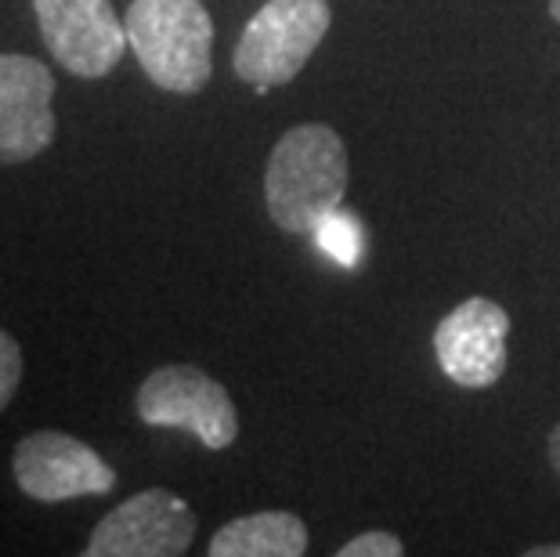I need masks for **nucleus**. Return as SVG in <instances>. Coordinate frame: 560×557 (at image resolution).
<instances>
[{
  "mask_svg": "<svg viewBox=\"0 0 560 557\" xmlns=\"http://www.w3.org/2000/svg\"><path fill=\"white\" fill-rule=\"evenodd\" d=\"M351 160L343 138L326 124L290 127L265 167V204L282 232H315L322 218L343 207Z\"/></svg>",
  "mask_w": 560,
  "mask_h": 557,
  "instance_id": "1",
  "label": "nucleus"
},
{
  "mask_svg": "<svg viewBox=\"0 0 560 557\" xmlns=\"http://www.w3.org/2000/svg\"><path fill=\"white\" fill-rule=\"evenodd\" d=\"M127 40L145 77L163 91L196 94L213 73V19L199 0H135Z\"/></svg>",
  "mask_w": 560,
  "mask_h": 557,
  "instance_id": "2",
  "label": "nucleus"
},
{
  "mask_svg": "<svg viewBox=\"0 0 560 557\" xmlns=\"http://www.w3.org/2000/svg\"><path fill=\"white\" fill-rule=\"evenodd\" d=\"M329 22V0H268L235 44V77L246 80L254 94L290 84L326 40Z\"/></svg>",
  "mask_w": 560,
  "mask_h": 557,
  "instance_id": "3",
  "label": "nucleus"
},
{
  "mask_svg": "<svg viewBox=\"0 0 560 557\" xmlns=\"http://www.w3.org/2000/svg\"><path fill=\"white\" fill-rule=\"evenodd\" d=\"M149 428L192 431L207 449H229L240 438V413L232 395L196 365H160L145 376L135 398Z\"/></svg>",
  "mask_w": 560,
  "mask_h": 557,
  "instance_id": "4",
  "label": "nucleus"
},
{
  "mask_svg": "<svg viewBox=\"0 0 560 557\" xmlns=\"http://www.w3.org/2000/svg\"><path fill=\"white\" fill-rule=\"evenodd\" d=\"M196 539V514L171 489H145L130 496L94 525L88 557H177Z\"/></svg>",
  "mask_w": 560,
  "mask_h": 557,
  "instance_id": "5",
  "label": "nucleus"
},
{
  "mask_svg": "<svg viewBox=\"0 0 560 557\" xmlns=\"http://www.w3.org/2000/svg\"><path fill=\"white\" fill-rule=\"evenodd\" d=\"M40 37L58 62L80 80H98L120 66L127 22L109 0H33Z\"/></svg>",
  "mask_w": 560,
  "mask_h": 557,
  "instance_id": "6",
  "label": "nucleus"
},
{
  "mask_svg": "<svg viewBox=\"0 0 560 557\" xmlns=\"http://www.w3.org/2000/svg\"><path fill=\"white\" fill-rule=\"evenodd\" d=\"M11 467H15L19 489L40 503L105 496L116 485V471L91 445L62 431L26 434L15 445V464Z\"/></svg>",
  "mask_w": 560,
  "mask_h": 557,
  "instance_id": "7",
  "label": "nucleus"
},
{
  "mask_svg": "<svg viewBox=\"0 0 560 557\" xmlns=\"http://www.w3.org/2000/svg\"><path fill=\"white\" fill-rule=\"evenodd\" d=\"M506 334L510 315L503 304L470 298L441 318L434 329V355L441 373L452 384L481 391L492 387L506 370Z\"/></svg>",
  "mask_w": 560,
  "mask_h": 557,
  "instance_id": "8",
  "label": "nucleus"
},
{
  "mask_svg": "<svg viewBox=\"0 0 560 557\" xmlns=\"http://www.w3.org/2000/svg\"><path fill=\"white\" fill-rule=\"evenodd\" d=\"M55 77L30 55H0V163H26L55 141Z\"/></svg>",
  "mask_w": 560,
  "mask_h": 557,
  "instance_id": "9",
  "label": "nucleus"
},
{
  "mask_svg": "<svg viewBox=\"0 0 560 557\" xmlns=\"http://www.w3.org/2000/svg\"><path fill=\"white\" fill-rule=\"evenodd\" d=\"M307 525L290 511H257L213 532L210 557H304Z\"/></svg>",
  "mask_w": 560,
  "mask_h": 557,
  "instance_id": "10",
  "label": "nucleus"
},
{
  "mask_svg": "<svg viewBox=\"0 0 560 557\" xmlns=\"http://www.w3.org/2000/svg\"><path fill=\"white\" fill-rule=\"evenodd\" d=\"M318 235V246L326 254H332L340 260V265H359V254H362V229L359 221H354L351 214H343V210L337 207L329 218H322V224L315 229Z\"/></svg>",
  "mask_w": 560,
  "mask_h": 557,
  "instance_id": "11",
  "label": "nucleus"
},
{
  "mask_svg": "<svg viewBox=\"0 0 560 557\" xmlns=\"http://www.w3.org/2000/svg\"><path fill=\"white\" fill-rule=\"evenodd\" d=\"M19 381H22V348L15 337L0 329V413L15 398Z\"/></svg>",
  "mask_w": 560,
  "mask_h": 557,
  "instance_id": "12",
  "label": "nucleus"
},
{
  "mask_svg": "<svg viewBox=\"0 0 560 557\" xmlns=\"http://www.w3.org/2000/svg\"><path fill=\"white\" fill-rule=\"evenodd\" d=\"M405 547L395 532H362L351 543H343L337 557H401Z\"/></svg>",
  "mask_w": 560,
  "mask_h": 557,
  "instance_id": "13",
  "label": "nucleus"
},
{
  "mask_svg": "<svg viewBox=\"0 0 560 557\" xmlns=\"http://www.w3.org/2000/svg\"><path fill=\"white\" fill-rule=\"evenodd\" d=\"M550 464H553V471L560 474V423L550 431Z\"/></svg>",
  "mask_w": 560,
  "mask_h": 557,
  "instance_id": "14",
  "label": "nucleus"
},
{
  "mask_svg": "<svg viewBox=\"0 0 560 557\" xmlns=\"http://www.w3.org/2000/svg\"><path fill=\"white\" fill-rule=\"evenodd\" d=\"M528 557H560V543L557 547H532Z\"/></svg>",
  "mask_w": 560,
  "mask_h": 557,
  "instance_id": "15",
  "label": "nucleus"
},
{
  "mask_svg": "<svg viewBox=\"0 0 560 557\" xmlns=\"http://www.w3.org/2000/svg\"><path fill=\"white\" fill-rule=\"evenodd\" d=\"M550 15H553V22H560V0H550Z\"/></svg>",
  "mask_w": 560,
  "mask_h": 557,
  "instance_id": "16",
  "label": "nucleus"
}]
</instances>
